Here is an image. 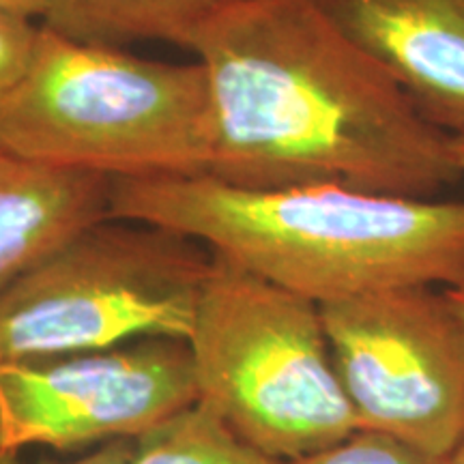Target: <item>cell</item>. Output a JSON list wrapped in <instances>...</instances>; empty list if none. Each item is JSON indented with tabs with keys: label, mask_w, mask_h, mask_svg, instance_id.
Returning <instances> with one entry per match:
<instances>
[{
	"label": "cell",
	"mask_w": 464,
	"mask_h": 464,
	"mask_svg": "<svg viewBox=\"0 0 464 464\" xmlns=\"http://www.w3.org/2000/svg\"><path fill=\"white\" fill-rule=\"evenodd\" d=\"M450 155L458 172L464 174V133L462 136H450Z\"/></svg>",
	"instance_id": "obj_17"
},
{
	"label": "cell",
	"mask_w": 464,
	"mask_h": 464,
	"mask_svg": "<svg viewBox=\"0 0 464 464\" xmlns=\"http://www.w3.org/2000/svg\"><path fill=\"white\" fill-rule=\"evenodd\" d=\"M208 269L211 252L181 232L97 219L0 295V359L188 340Z\"/></svg>",
	"instance_id": "obj_5"
},
{
	"label": "cell",
	"mask_w": 464,
	"mask_h": 464,
	"mask_svg": "<svg viewBox=\"0 0 464 464\" xmlns=\"http://www.w3.org/2000/svg\"><path fill=\"white\" fill-rule=\"evenodd\" d=\"M198 400L185 338L0 359V451L136 440Z\"/></svg>",
	"instance_id": "obj_7"
},
{
	"label": "cell",
	"mask_w": 464,
	"mask_h": 464,
	"mask_svg": "<svg viewBox=\"0 0 464 464\" xmlns=\"http://www.w3.org/2000/svg\"><path fill=\"white\" fill-rule=\"evenodd\" d=\"M0 149L110 181L207 174L213 112L205 67L42 26L24 75L0 102Z\"/></svg>",
	"instance_id": "obj_3"
},
{
	"label": "cell",
	"mask_w": 464,
	"mask_h": 464,
	"mask_svg": "<svg viewBox=\"0 0 464 464\" xmlns=\"http://www.w3.org/2000/svg\"><path fill=\"white\" fill-rule=\"evenodd\" d=\"M448 136L464 133V0H318Z\"/></svg>",
	"instance_id": "obj_8"
},
{
	"label": "cell",
	"mask_w": 464,
	"mask_h": 464,
	"mask_svg": "<svg viewBox=\"0 0 464 464\" xmlns=\"http://www.w3.org/2000/svg\"><path fill=\"white\" fill-rule=\"evenodd\" d=\"M239 0H48L42 26L80 42L127 48L164 42L188 50L194 34Z\"/></svg>",
	"instance_id": "obj_10"
},
{
	"label": "cell",
	"mask_w": 464,
	"mask_h": 464,
	"mask_svg": "<svg viewBox=\"0 0 464 464\" xmlns=\"http://www.w3.org/2000/svg\"><path fill=\"white\" fill-rule=\"evenodd\" d=\"M450 462L451 464H464V439H462V443L456 448L454 454L450 456Z\"/></svg>",
	"instance_id": "obj_18"
},
{
	"label": "cell",
	"mask_w": 464,
	"mask_h": 464,
	"mask_svg": "<svg viewBox=\"0 0 464 464\" xmlns=\"http://www.w3.org/2000/svg\"><path fill=\"white\" fill-rule=\"evenodd\" d=\"M188 52L211 92L218 181L437 198L462 177L448 133L318 0H239Z\"/></svg>",
	"instance_id": "obj_1"
},
{
	"label": "cell",
	"mask_w": 464,
	"mask_h": 464,
	"mask_svg": "<svg viewBox=\"0 0 464 464\" xmlns=\"http://www.w3.org/2000/svg\"><path fill=\"white\" fill-rule=\"evenodd\" d=\"M110 216L181 232L260 280L314 301L464 277V202L340 185L246 189L208 174L112 179Z\"/></svg>",
	"instance_id": "obj_2"
},
{
	"label": "cell",
	"mask_w": 464,
	"mask_h": 464,
	"mask_svg": "<svg viewBox=\"0 0 464 464\" xmlns=\"http://www.w3.org/2000/svg\"><path fill=\"white\" fill-rule=\"evenodd\" d=\"M0 5L20 11L24 15H31L34 20H44L45 9H48V0H0Z\"/></svg>",
	"instance_id": "obj_15"
},
{
	"label": "cell",
	"mask_w": 464,
	"mask_h": 464,
	"mask_svg": "<svg viewBox=\"0 0 464 464\" xmlns=\"http://www.w3.org/2000/svg\"><path fill=\"white\" fill-rule=\"evenodd\" d=\"M288 464H451L450 458H440L428 451L385 437V434L357 430L351 437Z\"/></svg>",
	"instance_id": "obj_12"
},
{
	"label": "cell",
	"mask_w": 464,
	"mask_h": 464,
	"mask_svg": "<svg viewBox=\"0 0 464 464\" xmlns=\"http://www.w3.org/2000/svg\"><path fill=\"white\" fill-rule=\"evenodd\" d=\"M130 464H288L243 440L211 406L196 400L133 440Z\"/></svg>",
	"instance_id": "obj_11"
},
{
	"label": "cell",
	"mask_w": 464,
	"mask_h": 464,
	"mask_svg": "<svg viewBox=\"0 0 464 464\" xmlns=\"http://www.w3.org/2000/svg\"><path fill=\"white\" fill-rule=\"evenodd\" d=\"M443 293H445V297L450 299L451 307L458 312V316L464 321V277L462 280H458L456 284H451V286L443 288Z\"/></svg>",
	"instance_id": "obj_16"
},
{
	"label": "cell",
	"mask_w": 464,
	"mask_h": 464,
	"mask_svg": "<svg viewBox=\"0 0 464 464\" xmlns=\"http://www.w3.org/2000/svg\"><path fill=\"white\" fill-rule=\"evenodd\" d=\"M110 216V179L0 149V295L80 228Z\"/></svg>",
	"instance_id": "obj_9"
},
{
	"label": "cell",
	"mask_w": 464,
	"mask_h": 464,
	"mask_svg": "<svg viewBox=\"0 0 464 464\" xmlns=\"http://www.w3.org/2000/svg\"><path fill=\"white\" fill-rule=\"evenodd\" d=\"M188 344L198 402L265 454L293 462L359 430L314 301L211 254Z\"/></svg>",
	"instance_id": "obj_4"
},
{
	"label": "cell",
	"mask_w": 464,
	"mask_h": 464,
	"mask_svg": "<svg viewBox=\"0 0 464 464\" xmlns=\"http://www.w3.org/2000/svg\"><path fill=\"white\" fill-rule=\"evenodd\" d=\"M131 451H133V440H114V443L95 448L86 456L78 458V460L63 462V464H130ZM0 464H31V462L22 460L20 454H5V451H0Z\"/></svg>",
	"instance_id": "obj_14"
},
{
	"label": "cell",
	"mask_w": 464,
	"mask_h": 464,
	"mask_svg": "<svg viewBox=\"0 0 464 464\" xmlns=\"http://www.w3.org/2000/svg\"><path fill=\"white\" fill-rule=\"evenodd\" d=\"M318 307L359 430L454 454L464 439V321L443 288H385Z\"/></svg>",
	"instance_id": "obj_6"
},
{
	"label": "cell",
	"mask_w": 464,
	"mask_h": 464,
	"mask_svg": "<svg viewBox=\"0 0 464 464\" xmlns=\"http://www.w3.org/2000/svg\"><path fill=\"white\" fill-rule=\"evenodd\" d=\"M39 33L42 24L34 17L0 5V102L24 75Z\"/></svg>",
	"instance_id": "obj_13"
}]
</instances>
